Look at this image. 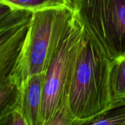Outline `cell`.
<instances>
[{"label": "cell", "instance_id": "cell-12", "mask_svg": "<svg viewBox=\"0 0 125 125\" xmlns=\"http://www.w3.org/2000/svg\"><path fill=\"white\" fill-rule=\"evenodd\" d=\"M0 125H28V124L19 109H16L0 118Z\"/></svg>", "mask_w": 125, "mask_h": 125}, {"label": "cell", "instance_id": "cell-9", "mask_svg": "<svg viewBox=\"0 0 125 125\" xmlns=\"http://www.w3.org/2000/svg\"><path fill=\"white\" fill-rule=\"evenodd\" d=\"M0 2L32 12L64 7L72 9V0H0Z\"/></svg>", "mask_w": 125, "mask_h": 125}, {"label": "cell", "instance_id": "cell-3", "mask_svg": "<svg viewBox=\"0 0 125 125\" xmlns=\"http://www.w3.org/2000/svg\"><path fill=\"white\" fill-rule=\"evenodd\" d=\"M72 10L111 62L125 56V0H72Z\"/></svg>", "mask_w": 125, "mask_h": 125}, {"label": "cell", "instance_id": "cell-8", "mask_svg": "<svg viewBox=\"0 0 125 125\" xmlns=\"http://www.w3.org/2000/svg\"><path fill=\"white\" fill-rule=\"evenodd\" d=\"M86 125H125V97L112 100L105 111Z\"/></svg>", "mask_w": 125, "mask_h": 125}, {"label": "cell", "instance_id": "cell-2", "mask_svg": "<svg viewBox=\"0 0 125 125\" xmlns=\"http://www.w3.org/2000/svg\"><path fill=\"white\" fill-rule=\"evenodd\" d=\"M73 18L70 8L33 12L22 53L10 76L21 85L29 76L45 73Z\"/></svg>", "mask_w": 125, "mask_h": 125}, {"label": "cell", "instance_id": "cell-11", "mask_svg": "<svg viewBox=\"0 0 125 125\" xmlns=\"http://www.w3.org/2000/svg\"><path fill=\"white\" fill-rule=\"evenodd\" d=\"M78 125L77 119L66 103H61L56 109L48 125Z\"/></svg>", "mask_w": 125, "mask_h": 125}, {"label": "cell", "instance_id": "cell-1", "mask_svg": "<svg viewBox=\"0 0 125 125\" xmlns=\"http://www.w3.org/2000/svg\"><path fill=\"white\" fill-rule=\"evenodd\" d=\"M111 65V62L85 31L64 100L61 103L68 105L78 125H86L110 105L112 101Z\"/></svg>", "mask_w": 125, "mask_h": 125}, {"label": "cell", "instance_id": "cell-6", "mask_svg": "<svg viewBox=\"0 0 125 125\" xmlns=\"http://www.w3.org/2000/svg\"><path fill=\"white\" fill-rule=\"evenodd\" d=\"M45 73L32 75L21 84L18 109L28 125H42Z\"/></svg>", "mask_w": 125, "mask_h": 125}, {"label": "cell", "instance_id": "cell-4", "mask_svg": "<svg viewBox=\"0 0 125 125\" xmlns=\"http://www.w3.org/2000/svg\"><path fill=\"white\" fill-rule=\"evenodd\" d=\"M84 34L83 26L74 15L45 72L42 125H48L56 109L64 100L65 89L83 44Z\"/></svg>", "mask_w": 125, "mask_h": 125}, {"label": "cell", "instance_id": "cell-10", "mask_svg": "<svg viewBox=\"0 0 125 125\" xmlns=\"http://www.w3.org/2000/svg\"><path fill=\"white\" fill-rule=\"evenodd\" d=\"M110 86L112 100L125 97V56L111 62Z\"/></svg>", "mask_w": 125, "mask_h": 125}, {"label": "cell", "instance_id": "cell-7", "mask_svg": "<svg viewBox=\"0 0 125 125\" xmlns=\"http://www.w3.org/2000/svg\"><path fill=\"white\" fill-rule=\"evenodd\" d=\"M21 85L11 76L0 80V118L18 109Z\"/></svg>", "mask_w": 125, "mask_h": 125}, {"label": "cell", "instance_id": "cell-5", "mask_svg": "<svg viewBox=\"0 0 125 125\" xmlns=\"http://www.w3.org/2000/svg\"><path fill=\"white\" fill-rule=\"evenodd\" d=\"M33 12L0 2V80L11 75L22 53Z\"/></svg>", "mask_w": 125, "mask_h": 125}]
</instances>
